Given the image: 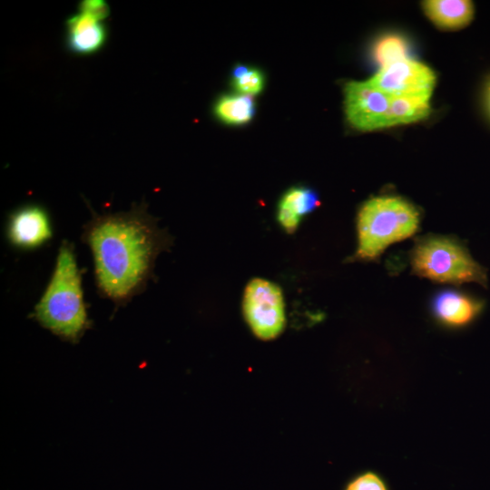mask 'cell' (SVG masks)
I'll use <instances>...</instances> for the list:
<instances>
[{
    "mask_svg": "<svg viewBox=\"0 0 490 490\" xmlns=\"http://www.w3.org/2000/svg\"><path fill=\"white\" fill-rule=\"evenodd\" d=\"M100 291L115 303L128 301L149 280L158 254L171 243L144 206L94 216L83 234Z\"/></svg>",
    "mask_w": 490,
    "mask_h": 490,
    "instance_id": "1",
    "label": "cell"
},
{
    "mask_svg": "<svg viewBox=\"0 0 490 490\" xmlns=\"http://www.w3.org/2000/svg\"><path fill=\"white\" fill-rule=\"evenodd\" d=\"M34 316L43 327L71 342H76L90 326L80 271L68 242L61 245L52 278Z\"/></svg>",
    "mask_w": 490,
    "mask_h": 490,
    "instance_id": "2",
    "label": "cell"
},
{
    "mask_svg": "<svg viewBox=\"0 0 490 490\" xmlns=\"http://www.w3.org/2000/svg\"><path fill=\"white\" fill-rule=\"evenodd\" d=\"M418 224L416 208L399 197L382 196L366 201L358 214L356 258L374 260L390 244L413 235Z\"/></svg>",
    "mask_w": 490,
    "mask_h": 490,
    "instance_id": "3",
    "label": "cell"
},
{
    "mask_svg": "<svg viewBox=\"0 0 490 490\" xmlns=\"http://www.w3.org/2000/svg\"><path fill=\"white\" fill-rule=\"evenodd\" d=\"M412 267L415 273L436 282L486 283L485 270L462 245L447 238L432 237L419 241L413 250Z\"/></svg>",
    "mask_w": 490,
    "mask_h": 490,
    "instance_id": "4",
    "label": "cell"
},
{
    "mask_svg": "<svg viewBox=\"0 0 490 490\" xmlns=\"http://www.w3.org/2000/svg\"><path fill=\"white\" fill-rule=\"evenodd\" d=\"M242 309L253 334L262 340L276 338L286 325L281 289L274 282L255 278L246 285Z\"/></svg>",
    "mask_w": 490,
    "mask_h": 490,
    "instance_id": "5",
    "label": "cell"
},
{
    "mask_svg": "<svg viewBox=\"0 0 490 490\" xmlns=\"http://www.w3.org/2000/svg\"><path fill=\"white\" fill-rule=\"evenodd\" d=\"M368 81L390 97L429 100L436 77L426 65L407 58L379 68Z\"/></svg>",
    "mask_w": 490,
    "mask_h": 490,
    "instance_id": "6",
    "label": "cell"
},
{
    "mask_svg": "<svg viewBox=\"0 0 490 490\" xmlns=\"http://www.w3.org/2000/svg\"><path fill=\"white\" fill-rule=\"evenodd\" d=\"M345 110L348 122L360 131L386 128V118L391 97L366 82L346 83Z\"/></svg>",
    "mask_w": 490,
    "mask_h": 490,
    "instance_id": "7",
    "label": "cell"
},
{
    "mask_svg": "<svg viewBox=\"0 0 490 490\" xmlns=\"http://www.w3.org/2000/svg\"><path fill=\"white\" fill-rule=\"evenodd\" d=\"M8 235L13 244L23 248H34L51 238L47 213L39 206H25L10 218Z\"/></svg>",
    "mask_w": 490,
    "mask_h": 490,
    "instance_id": "8",
    "label": "cell"
},
{
    "mask_svg": "<svg viewBox=\"0 0 490 490\" xmlns=\"http://www.w3.org/2000/svg\"><path fill=\"white\" fill-rule=\"evenodd\" d=\"M482 303L456 290L438 293L432 302L435 317L448 327H463L471 323L482 309Z\"/></svg>",
    "mask_w": 490,
    "mask_h": 490,
    "instance_id": "9",
    "label": "cell"
},
{
    "mask_svg": "<svg viewBox=\"0 0 490 490\" xmlns=\"http://www.w3.org/2000/svg\"><path fill=\"white\" fill-rule=\"evenodd\" d=\"M319 205L318 195L305 186L289 188L280 198L277 209V220L287 233H293L301 218L309 214Z\"/></svg>",
    "mask_w": 490,
    "mask_h": 490,
    "instance_id": "10",
    "label": "cell"
},
{
    "mask_svg": "<svg viewBox=\"0 0 490 490\" xmlns=\"http://www.w3.org/2000/svg\"><path fill=\"white\" fill-rule=\"evenodd\" d=\"M423 5L427 16L443 28L464 26L474 14L472 3L466 0H429Z\"/></svg>",
    "mask_w": 490,
    "mask_h": 490,
    "instance_id": "11",
    "label": "cell"
},
{
    "mask_svg": "<svg viewBox=\"0 0 490 490\" xmlns=\"http://www.w3.org/2000/svg\"><path fill=\"white\" fill-rule=\"evenodd\" d=\"M213 112L226 124L243 125L253 118L255 103L250 95L224 94L216 100Z\"/></svg>",
    "mask_w": 490,
    "mask_h": 490,
    "instance_id": "12",
    "label": "cell"
},
{
    "mask_svg": "<svg viewBox=\"0 0 490 490\" xmlns=\"http://www.w3.org/2000/svg\"><path fill=\"white\" fill-rule=\"evenodd\" d=\"M429 100L416 97H391L386 127L422 120L429 114Z\"/></svg>",
    "mask_w": 490,
    "mask_h": 490,
    "instance_id": "13",
    "label": "cell"
},
{
    "mask_svg": "<svg viewBox=\"0 0 490 490\" xmlns=\"http://www.w3.org/2000/svg\"><path fill=\"white\" fill-rule=\"evenodd\" d=\"M107 40V29L103 24H97L81 32L67 34L66 46L75 54H91L98 52Z\"/></svg>",
    "mask_w": 490,
    "mask_h": 490,
    "instance_id": "14",
    "label": "cell"
},
{
    "mask_svg": "<svg viewBox=\"0 0 490 490\" xmlns=\"http://www.w3.org/2000/svg\"><path fill=\"white\" fill-rule=\"evenodd\" d=\"M371 54L374 61L381 68L396 61L408 58V44L401 35L389 34L377 39Z\"/></svg>",
    "mask_w": 490,
    "mask_h": 490,
    "instance_id": "15",
    "label": "cell"
},
{
    "mask_svg": "<svg viewBox=\"0 0 490 490\" xmlns=\"http://www.w3.org/2000/svg\"><path fill=\"white\" fill-rule=\"evenodd\" d=\"M231 75L232 85L240 93L251 96L260 93L264 88L265 76L258 68L237 65Z\"/></svg>",
    "mask_w": 490,
    "mask_h": 490,
    "instance_id": "16",
    "label": "cell"
},
{
    "mask_svg": "<svg viewBox=\"0 0 490 490\" xmlns=\"http://www.w3.org/2000/svg\"><path fill=\"white\" fill-rule=\"evenodd\" d=\"M345 490H387V487L378 475L366 472L352 480Z\"/></svg>",
    "mask_w": 490,
    "mask_h": 490,
    "instance_id": "17",
    "label": "cell"
},
{
    "mask_svg": "<svg viewBox=\"0 0 490 490\" xmlns=\"http://www.w3.org/2000/svg\"><path fill=\"white\" fill-rule=\"evenodd\" d=\"M79 13H83L92 16L97 21L107 18L110 15V7L105 1L103 0H83L78 5Z\"/></svg>",
    "mask_w": 490,
    "mask_h": 490,
    "instance_id": "18",
    "label": "cell"
},
{
    "mask_svg": "<svg viewBox=\"0 0 490 490\" xmlns=\"http://www.w3.org/2000/svg\"><path fill=\"white\" fill-rule=\"evenodd\" d=\"M98 23L101 22L83 13L73 15L69 16L65 22L67 34L81 32L97 24Z\"/></svg>",
    "mask_w": 490,
    "mask_h": 490,
    "instance_id": "19",
    "label": "cell"
},
{
    "mask_svg": "<svg viewBox=\"0 0 490 490\" xmlns=\"http://www.w3.org/2000/svg\"><path fill=\"white\" fill-rule=\"evenodd\" d=\"M488 101H489V105H490V88H489V92H488Z\"/></svg>",
    "mask_w": 490,
    "mask_h": 490,
    "instance_id": "20",
    "label": "cell"
}]
</instances>
